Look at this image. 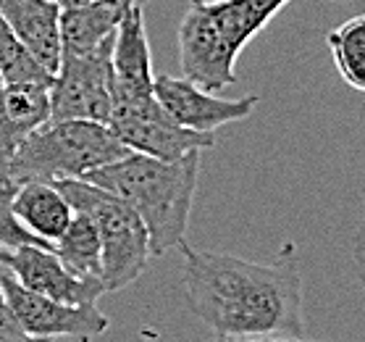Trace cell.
<instances>
[{
    "mask_svg": "<svg viewBox=\"0 0 365 342\" xmlns=\"http://www.w3.org/2000/svg\"><path fill=\"white\" fill-rule=\"evenodd\" d=\"M184 256V295L192 313L221 337L284 334L302 337V276L294 248L287 245L274 263H255L229 253L179 245Z\"/></svg>",
    "mask_w": 365,
    "mask_h": 342,
    "instance_id": "cell-1",
    "label": "cell"
},
{
    "mask_svg": "<svg viewBox=\"0 0 365 342\" xmlns=\"http://www.w3.org/2000/svg\"><path fill=\"white\" fill-rule=\"evenodd\" d=\"M197 176L200 151H192L176 161H160L129 151L79 179H87L121 198L148 229L150 253L163 256L187 240Z\"/></svg>",
    "mask_w": 365,
    "mask_h": 342,
    "instance_id": "cell-2",
    "label": "cell"
},
{
    "mask_svg": "<svg viewBox=\"0 0 365 342\" xmlns=\"http://www.w3.org/2000/svg\"><path fill=\"white\" fill-rule=\"evenodd\" d=\"M292 0H190L176 42L182 76L210 92L237 82V59Z\"/></svg>",
    "mask_w": 365,
    "mask_h": 342,
    "instance_id": "cell-3",
    "label": "cell"
},
{
    "mask_svg": "<svg viewBox=\"0 0 365 342\" xmlns=\"http://www.w3.org/2000/svg\"><path fill=\"white\" fill-rule=\"evenodd\" d=\"M129 148L110 132L108 124L84 119H48L26 134L11 161L9 182H58L79 179L92 169L126 156Z\"/></svg>",
    "mask_w": 365,
    "mask_h": 342,
    "instance_id": "cell-4",
    "label": "cell"
},
{
    "mask_svg": "<svg viewBox=\"0 0 365 342\" xmlns=\"http://www.w3.org/2000/svg\"><path fill=\"white\" fill-rule=\"evenodd\" d=\"M50 184H56L71 208L90 216L98 229L100 282L106 292H118L137 282L153 258L142 218L121 198L87 179H58Z\"/></svg>",
    "mask_w": 365,
    "mask_h": 342,
    "instance_id": "cell-5",
    "label": "cell"
},
{
    "mask_svg": "<svg viewBox=\"0 0 365 342\" xmlns=\"http://www.w3.org/2000/svg\"><path fill=\"white\" fill-rule=\"evenodd\" d=\"M110 132L129 151L145 153L160 161H176L192 151L213 148V132H195L176 124L155 95H113V109L108 119Z\"/></svg>",
    "mask_w": 365,
    "mask_h": 342,
    "instance_id": "cell-6",
    "label": "cell"
},
{
    "mask_svg": "<svg viewBox=\"0 0 365 342\" xmlns=\"http://www.w3.org/2000/svg\"><path fill=\"white\" fill-rule=\"evenodd\" d=\"M113 37L98 51L74 56L61 53V64L48 87L50 119H84L108 124L113 109V69H110Z\"/></svg>",
    "mask_w": 365,
    "mask_h": 342,
    "instance_id": "cell-7",
    "label": "cell"
},
{
    "mask_svg": "<svg viewBox=\"0 0 365 342\" xmlns=\"http://www.w3.org/2000/svg\"><path fill=\"white\" fill-rule=\"evenodd\" d=\"M0 292L9 303L24 332L32 337H53V340H92L108 329V316L98 308V303H61L45 295L26 290L6 271L0 276Z\"/></svg>",
    "mask_w": 365,
    "mask_h": 342,
    "instance_id": "cell-8",
    "label": "cell"
},
{
    "mask_svg": "<svg viewBox=\"0 0 365 342\" xmlns=\"http://www.w3.org/2000/svg\"><path fill=\"white\" fill-rule=\"evenodd\" d=\"M153 95L176 124L195 132H216L218 126L234 124L252 116L260 95L250 92L242 98H218L216 92L174 74L153 76Z\"/></svg>",
    "mask_w": 365,
    "mask_h": 342,
    "instance_id": "cell-9",
    "label": "cell"
},
{
    "mask_svg": "<svg viewBox=\"0 0 365 342\" xmlns=\"http://www.w3.org/2000/svg\"><path fill=\"white\" fill-rule=\"evenodd\" d=\"M0 263L21 287L61 303H74V306L98 303V298L106 292L100 279H82L71 274L53 253V248L42 245L6 248L0 251Z\"/></svg>",
    "mask_w": 365,
    "mask_h": 342,
    "instance_id": "cell-10",
    "label": "cell"
},
{
    "mask_svg": "<svg viewBox=\"0 0 365 342\" xmlns=\"http://www.w3.org/2000/svg\"><path fill=\"white\" fill-rule=\"evenodd\" d=\"M113 95H148L153 92V56L148 26L140 3H126L110 48Z\"/></svg>",
    "mask_w": 365,
    "mask_h": 342,
    "instance_id": "cell-11",
    "label": "cell"
},
{
    "mask_svg": "<svg viewBox=\"0 0 365 342\" xmlns=\"http://www.w3.org/2000/svg\"><path fill=\"white\" fill-rule=\"evenodd\" d=\"M50 119L48 87L0 84V187H11L9 171L26 134Z\"/></svg>",
    "mask_w": 365,
    "mask_h": 342,
    "instance_id": "cell-12",
    "label": "cell"
},
{
    "mask_svg": "<svg viewBox=\"0 0 365 342\" xmlns=\"http://www.w3.org/2000/svg\"><path fill=\"white\" fill-rule=\"evenodd\" d=\"M0 14L45 71L61 64V6L53 0H0Z\"/></svg>",
    "mask_w": 365,
    "mask_h": 342,
    "instance_id": "cell-13",
    "label": "cell"
},
{
    "mask_svg": "<svg viewBox=\"0 0 365 342\" xmlns=\"http://www.w3.org/2000/svg\"><path fill=\"white\" fill-rule=\"evenodd\" d=\"M124 6L126 0H90L82 6L61 9V53L84 56L98 51L103 42L116 34Z\"/></svg>",
    "mask_w": 365,
    "mask_h": 342,
    "instance_id": "cell-14",
    "label": "cell"
},
{
    "mask_svg": "<svg viewBox=\"0 0 365 342\" xmlns=\"http://www.w3.org/2000/svg\"><path fill=\"white\" fill-rule=\"evenodd\" d=\"M11 211L26 232L48 245L66 232L68 221L74 216V208L50 182H24L14 187Z\"/></svg>",
    "mask_w": 365,
    "mask_h": 342,
    "instance_id": "cell-15",
    "label": "cell"
},
{
    "mask_svg": "<svg viewBox=\"0 0 365 342\" xmlns=\"http://www.w3.org/2000/svg\"><path fill=\"white\" fill-rule=\"evenodd\" d=\"M58 261L82 279H100V237L90 216L74 211L66 232L53 242Z\"/></svg>",
    "mask_w": 365,
    "mask_h": 342,
    "instance_id": "cell-16",
    "label": "cell"
},
{
    "mask_svg": "<svg viewBox=\"0 0 365 342\" xmlns=\"http://www.w3.org/2000/svg\"><path fill=\"white\" fill-rule=\"evenodd\" d=\"M334 64L352 90H365V16H352L326 34Z\"/></svg>",
    "mask_w": 365,
    "mask_h": 342,
    "instance_id": "cell-17",
    "label": "cell"
},
{
    "mask_svg": "<svg viewBox=\"0 0 365 342\" xmlns=\"http://www.w3.org/2000/svg\"><path fill=\"white\" fill-rule=\"evenodd\" d=\"M0 79L3 84H40V87H50L53 82V74L32 59V53L21 45L3 14H0Z\"/></svg>",
    "mask_w": 365,
    "mask_h": 342,
    "instance_id": "cell-18",
    "label": "cell"
},
{
    "mask_svg": "<svg viewBox=\"0 0 365 342\" xmlns=\"http://www.w3.org/2000/svg\"><path fill=\"white\" fill-rule=\"evenodd\" d=\"M0 342H66V340H53V337H32L29 332L21 329L16 316L11 313L9 303L0 292Z\"/></svg>",
    "mask_w": 365,
    "mask_h": 342,
    "instance_id": "cell-19",
    "label": "cell"
},
{
    "mask_svg": "<svg viewBox=\"0 0 365 342\" xmlns=\"http://www.w3.org/2000/svg\"><path fill=\"white\" fill-rule=\"evenodd\" d=\"M213 342H321V340H307L302 337H284V334H260V337H221L218 334Z\"/></svg>",
    "mask_w": 365,
    "mask_h": 342,
    "instance_id": "cell-20",
    "label": "cell"
},
{
    "mask_svg": "<svg viewBox=\"0 0 365 342\" xmlns=\"http://www.w3.org/2000/svg\"><path fill=\"white\" fill-rule=\"evenodd\" d=\"M53 3H58L61 9H68V6H82V3H90V0H53ZM126 3H140V6H145L150 0H126Z\"/></svg>",
    "mask_w": 365,
    "mask_h": 342,
    "instance_id": "cell-21",
    "label": "cell"
},
{
    "mask_svg": "<svg viewBox=\"0 0 365 342\" xmlns=\"http://www.w3.org/2000/svg\"><path fill=\"white\" fill-rule=\"evenodd\" d=\"M3 274H6V266H3V263H0V276H3Z\"/></svg>",
    "mask_w": 365,
    "mask_h": 342,
    "instance_id": "cell-22",
    "label": "cell"
},
{
    "mask_svg": "<svg viewBox=\"0 0 365 342\" xmlns=\"http://www.w3.org/2000/svg\"><path fill=\"white\" fill-rule=\"evenodd\" d=\"M324 3H334V0H324Z\"/></svg>",
    "mask_w": 365,
    "mask_h": 342,
    "instance_id": "cell-23",
    "label": "cell"
},
{
    "mask_svg": "<svg viewBox=\"0 0 365 342\" xmlns=\"http://www.w3.org/2000/svg\"><path fill=\"white\" fill-rule=\"evenodd\" d=\"M0 84H3V79H0Z\"/></svg>",
    "mask_w": 365,
    "mask_h": 342,
    "instance_id": "cell-24",
    "label": "cell"
}]
</instances>
